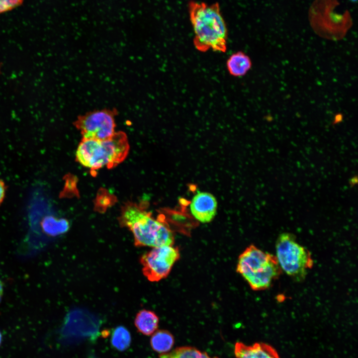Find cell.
I'll use <instances>...</instances> for the list:
<instances>
[{"label": "cell", "instance_id": "cell-1", "mask_svg": "<svg viewBox=\"0 0 358 358\" xmlns=\"http://www.w3.org/2000/svg\"><path fill=\"white\" fill-rule=\"evenodd\" d=\"M188 10L195 48L202 52L210 49L225 52L228 30L219 3L209 4L191 0L188 3Z\"/></svg>", "mask_w": 358, "mask_h": 358}, {"label": "cell", "instance_id": "cell-2", "mask_svg": "<svg viewBox=\"0 0 358 358\" xmlns=\"http://www.w3.org/2000/svg\"><path fill=\"white\" fill-rule=\"evenodd\" d=\"M119 223L132 232L136 247L154 248L174 244V236L168 225L135 203H129L123 207Z\"/></svg>", "mask_w": 358, "mask_h": 358}, {"label": "cell", "instance_id": "cell-3", "mask_svg": "<svg viewBox=\"0 0 358 358\" xmlns=\"http://www.w3.org/2000/svg\"><path fill=\"white\" fill-rule=\"evenodd\" d=\"M129 150L126 134L119 131L103 141L83 138L77 149L76 159L92 170L105 166L111 168L123 161Z\"/></svg>", "mask_w": 358, "mask_h": 358}, {"label": "cell", "instance_id": "cell-4", "mask_svg": "<svg viewBox=\"0 0 358 358\" xmlns=\"http://www.w3.org/2000/svg\"><path fill=\"white\" fill-rule=\"evenodd\" d=\"M275 256L251 245L240 254L236 271L254 290L269 287L281 272Z\"/></svg>", "mask_w": 358, "mask_h": 358}, {"label": "cell", "instance_id": "cell-5", "mask_svg": "<svg viewBox=\"0 0 358 358\" xmlns=\"http://www.w3.org/2000/svg\"><path fill=\"white\" fill-rule=\"evenodd\" d=\"M276 258L281 268L298 280L304 278L307 270L313 265L309 251L296 241L293 234L283 233L275 244Z\"/></svg>", "mask_w": 358, "mask_h": 358}, {"label": "cell", "instance_id": "cell-6", "mask_svg": "<svg viewBox=\"0 0 358 358\" xmlns=\"http://www.w3.org/2000/svg\"><path fill=\"white\" fill-rule=\"evenodd\" d=\"M179 257L178 248L173 245L154 247L140 258L143 273L149 281L158 282L168 276Z\"/></svg>", "mask_w": 358, "mask_h": 358}, {"label": "cell", "instance_id": "cell-7", "mask_svg": "<svg viewBox=\"0 0 358 358\" xmlns=\"http://www.w3.org/2000/svg\"><path fill=\"white\" fill-rule=\"evenodd\" d=\"M115 115V110H95L79 116L74 124L83 139L103 141L116 132Z\"/></svg>", "mask_w": 358, "mask_h": 358}, {"label": "cell", "instance_id": "cell-8", "mask_svg": "<svg viewBox=\"0 0 358 358\" xmlns=\"http://www.w3.org/2000/svg\"><path fill=\"white\" fill-rule=\"evenodd\" d=\"M217 208L215 197L211 193L200 192L194 195L190 210L192 216L201 223H209L215 217Z\"/></svg>", "mask_w": 358, "mask_h": 358}, {"label": "cell", "instance_id": "cell-9", "mask_svg": "<svg viewBox=\"0 0 358 358\" xmlns=\"http://www.w3.org/2000/svg\"><path fill=\"white\" fill-rule=\"evenodd\" d=\"M234 354L236 358H279L276 351L269 346L263 343L246 345L237 342Z\"/></svg>", "mask_w": 358, "mask_h": 358}, {"label": "cell", "instance_id": "cell-10", "mask_svg": "<svg viewBox=\"0 0 358 358\" xmlns=\"http://www.w3.org/2000/svg\"><path fill=\"white\" fill-rule=\"evenodd\" d=\"M252 66L251 58L242 51H238L232 54L228 58L226 63L229 73L236 77L245 76L251 69Z\"/></svg>", "mask_w": 358, "mask_h": 358}, {"label": "cell", "instance_id": "cell-11", "mask_svg": "<svg viewBox=\"0 0 358 358\" xmlns=\"http://www.w3.org/2000/svg\"><path fill=\"white\" fill-rule=\"evenodd\" d=\"M159 319L156 314L152 311L143 309L136 315L134 324L137 330L146 336L152 335L157 331Z\"/></svg>", "mask_w": 358, "mask_h": 358}, {"label": "cell", "instance_id": "cell-12", "mask_svg": "<svg viewBox=\"0 0 358 358\" xmlns=\"http://www.w3.org/2000/svg\"><path fill=\"white\" fill-rule=\"evenodd\" d=\"M175 343L173 335L168 331L159 330L155 331L150 340L152 349L160 354L168 353L173 348Z\"/></svg>", "mask_w": 358, "mask_h": 358}, {"label": "cell", "instance_id": "cell-13", "mask_svg": "<svg viewBox=\"0 0 358 358\" xmlns=\"http://www.w3.org/2000/svg\"><path fill=\"white\" fill-rule=\"evenodd\" d=\"M159 358H219L210 357L206 353L188 346L178 347L168 353L162 354Z\"/></svg>", "mask_w": 358, "mask_h": 358}, {"label": "cell", "instance_id": "cell-14", "mask_svg": "<svg viewBox=\"0 0 358 358\" xmlns=\"http://www.w3.org/2000/svg\"><path fill=\"white\" fill-rule=\"evenodd\" d=\"M42 226L47 234L56 236L66 232L69 228V224L65 219H57L48 216L42 222Z\"/></svg>", "mask_w": 358, "mask_h": 358}, {"label": "cell", "instance_id": "cell-15", "mask_svg": "<svg viewBox=\"0 0 358 358\" xmlns=\"http://www.w3.org/2000/svg\"><path fill=\"white\" fill-rule=\"evenodd\" d=\"M131 337L129 331L124 326L117 327L111 335V343L117 350L124 351L130 346Z\"/></svg>", "mask_w": 358, "mask_h": 358}, {"label": "cell", "instance_id": "cell-16", "mask_svg": "<svg viewBox=\"0 0 358 358\" xmlns=\"http://www.w3.org/2000/svg\"><path fill=\"white\" fill-rule=\"evenodd\" d=\"M23 0H0V14L20 5Z\"/></svg>", "mask_w": 358, "mask_h": 358}, {"label": "cell", "instance_id": "cell-17", "mask_svg": "<svg viewBox=\"0 0 358 358\" xmlns=\"http://www.w3.org/2000/svg\"><path fill=\"white\" fill-rule=\"evenodd\" d=\"M6 186L3 180L0 179V205L3 202L6 193Z\"/></svg>", "mask_w": 358, "mask_h": 358}, {"label": "cell", "instance_id": "cell-18", "mask_svg": "<svg viewBox=\"0 0 358 358\" xmlns=\"http://www.w3.org/2000/svg\"><path fill=\"white\" fill-rule=\"evenodd\" d=\"M357 182L358 178L357 176L351 178L349 180V183L351 186H354L355 184H357Z\"/></svg>", "mask_w": 358, "mask_h": 358}, {"label": "cell", "instance_id": "cell-19", "mask_svg": "<svg viewBox=\"0 0 358 358\" xmlns=\"http://www.w3.org/2000/svg\"><path fill=\"white\" fill-rule=\"evenodd\" d=\"M3 284L2 282L0 280V300L1 298L2 295L3 294Z\"/></svg>", "mask_w": 358, "mask_h": 358}, {"label": "cell", "instance_id": "cell-20", "mask_svg": "<svg viewBox=\"0 0 358 358\" xmlns=\"http://www.w3.org/2000/svg\"><path fill=\"white\" fill-rule=\"evenodd\" d=\"M2 65H3L2 63L0 62V75L2 74L1 69Z\"/></svg>", "mask_w": 358, "mask_h": 358}, {"label": "cell", "instance_id": "cell-21", "mask_svg": "<svg viewBox=\"0 0 358 358\" xmlns=\"http://www.w3.org/2000/svg\"><path fill=\"white\" fill-rule=\"evenodd\" d=\"M1 342V333H0V345Z\"/></svg>", "mask_w": 358, "mask_h": 358}, {"label": "cell", "instance_id": "cell-22", "mask_svg": "<svg viewBox=\"0 0 358 358\" xmlns=\"http://www.w3.org/2000/svg\"></svg>", "mask_w": 358, "mask_h": 358}]
</instances>
